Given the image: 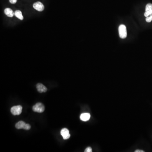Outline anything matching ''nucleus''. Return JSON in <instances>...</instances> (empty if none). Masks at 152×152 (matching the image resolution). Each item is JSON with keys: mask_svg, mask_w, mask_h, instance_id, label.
Here are the masks:
<instances>
[{"mask_svg": "<svg viewBox=\"0 0 152 152\" xmlns=\"http://www.w3.org/2000/svg\"><path fill=\"white\" fill-rule=\"evenodd\" d=\"M15 127L18 129H23L24 130H29L30 129L31 126L29 124H26L23 121H20L16 123Z\"/></svg>", "mask_w": 152, "mask_h": 152, "instance_id": "1", "label": "nucleus"}, {"mask_svg": "<svg viewBox=\"0 0 152 152\" xmlns=\"http://www.w3.org/2000/svg\"><path fill=\"white\" fill-rule=\"evenodd\" d=\"M118 31H119V36L121 38L125 39L127 37V30H126V26L125 25H120L118 28Z\"/></svg>", "mask_w": 152, "mask_h": 152, "instance_id": "2", "label": "nucleus"}, {"mask_svg": "<svg viewBox=\"0 0 152 152\" xmlns=\"http://www.w3.org/2000/svg\"><path fill=\"white\" fill-rule=\"evenodd\" d=\"M22 107L20 105L15 106L11 109V112L14 116H18L22 112Z\"/></svg>", "mask_w": 152, "mask_h": 152, "instance_id": "3", "label": "nucleus"}, {"mask_svg": "<svg viewBox=\"0 0 152 152\" xmlns=\"http://www.w3.org/2000/svg\"><path fill=\"white\" fill-rule=\"evenodd\" d=\"M33 110L36 112L42 113L45 111V107L44 105L41 103H38L33 106Z\"/></svg>", "mask_w": 152, "mask_h": 152, "instance_id": "4", "label": "nucleus"}, {"mask_svg": "<svg viewBox=\"0 0 152 152\" xmlns=\"http://www.w3.org/2000/svg\"><path fill=\"white\" fill-rule=\"evenodd\" d=\"M60 134L63 136V139L64 140H66L70 137V134H69V130L66 128H63L61 130Z\"/></svg>", "mask_w": 152, "mask_h": 152, "instance_id": "5", "label": "nucleus"}, {"mask_svg": "<svg viewBox=\"0 0 152 152\" xmlns=\"http://www.w3.org/2000/svg\"><path fill=\"white\" fill-rule=\"evenodd\" d=\"M33 7L34 9L39 12H42L45 9V7L43 4L40 2L34 3V4H33Z\"/></svg>", "mask_w": 152, "mask_h": 152, "instance_id": "6", "label": "nucleus"}, {"mask_svg": "<svg viewBox=\"0 0 152 152\" xmlns=\"http://www.w3.org/2000/svg\"><path fill=\"white\" fill-rule=\"evenodd\" d=\"M36 88L37 89L38 92H40V93H45L47 92V89L45 85H43V84L41 83H38L36 85Z\"/></svg>", "mask_w": 152, "mask_h": 152, "instance_id": "7", "label": "nucleus"}, {"mask_svg": "<svg viewBox=\"0 0 152 152\" xmlns=\"http://www.w3.org/2000/svg\"><path fill=\"white\" fill-rule=\"evenodd\" d=\"M152 14V4H148L145 7V12L144 13V16L147 17Z\"/></svg>", "mask_w": 152, "mask_h": 152, "instance_id": "8", "label": "nucleus"}, {"mask_svg": "<svg viewBox=\"0 0 152 152\" xmlns=\"http://www.w3.org/2000/svg\"><path fill=\"white\" fill-rule=\"evenodd\" d=\"M90 118H91V115L88 113H83L80 115V120L83 121H89Z\"/></svg>", "mask_w": 152, "mask_h": 152, "instance_id": "9", "label": "nucleus"}, {"mask_svg": "<svg viewBox=\"0 0 152 152\" xmlns=\"http://www.w3.org/2000/svg\"><path fill=\"white\" fill-rule=\"evenodd\" d=\"M4 13L9 17H12L15 15V12L10 8H6L4 10Z\"/></svg>", "mask_w": 152, "mask_h": 152, "instance_id": "10", "label": "nucleus"}, {"mask_svg": "<svg viewBox=\"0 0 152 152\" xmlns=\"http://www.w3.org/2000/svg\"><path fill=\"white\" fill-rule=\"evenodd\" d=\"M15 15L17 18L21 20H23V17L22 16V12L20 10H16L15 12Z\"/></svg>", "mask_w": 152, "mask_h": 152, "instance_id": "11", "label": "nucleus"}, {"mask_svg": "<svg viewBox=\"0 0 152 152\" xmlns=\"http://www.w3.org/2000/svg\"><path fill=\"white\" fill-rule=\"evenodd\" d=\"M152 20V14L146 18V21L147 22H150Z\"/></svg>", "mask_w": 152, "mask_h": 152, "instance_id": "12", "label": "nucleus"}, {"mask_svg": "<svg viewBox=\"0 0 152 152\" xmlns=\"http://www.w3.org/2000/svg\"><path fill=\"white\" fill-rule=\"evenodd\" d=\"M85 152H92V148H91V147H88L87 148H86V149L85 150Z\"/></svg>", "mask_w": 152, "mask_h": 152, "instance_id": "13", "label": "nucleus"}, {"mask_svg": "<svg viewBox=\"0 0 152 152\" xmlns=\"http://www.w3.org/2000/svg\"><path fill=\"white\" fill-rule=\"evenodd\" d=\"M9 2L12 4H15L17 3V0H9Z\"/></svg>", "mask_w": 152, "mask_h": 152, "instance_id": "14", "label": "nucleus"}, {"mask_svg": "<svg viewBox=\"0 0 152 152\" xmlns=\"http://www.w3.org/2000/svg\"><path fill=\"white\" fill-rule=\"evenodd\" d=\"M135 152H144V151L142 150H139V149H137L136 150H135Z\"/></svg>", "mask_w": 152, "mask_h": 152, "instance_id": "15", "label": "nucleus"}]
</instances>
